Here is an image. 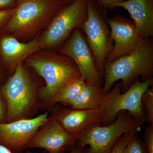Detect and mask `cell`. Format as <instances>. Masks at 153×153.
Masks as SVG:
<instances>
[{
    "mask_svg": "<svg viewBox=\"0 0 153 153\" xmlns=\"http://www.w3.org/2000/svg\"><path fill=\"white\" fill-rule=\"evenodd\" d=\"M87 16V0H76L64 6L39 37L41 49L59 48L75 29L82 27Z\"/></svg>",
    "mask_w": 153,
    "mask_h": 153,
    "instance_id": "8",
    "label": "cell"
},
{
    "mask_svg": "<svg viewBox=\"0 0 153 153\" xmlns=\"http://www.w3.org/2000/svg\"><path fill=\"white\" fill-rule=\"evenodd\" d=\"M116 7L128 12L138 32L145 40L153 38V0H125Z\"/></svg>",
    "mask_w": 153,
    "mask_h": 153,
    "instance_id": "15",
    "label": "cell"
},
{
    "mask_svg": "<svg viewBox=\"0 0 153 153\" xmlns=\"http://www.w3.org/2000/svg\"><path fill=\"white\" fill-rule=\"evenodd\" d=\"M68 153H87V148L85 147H81L77 144L74 145L69 150ZM26 153H33L30 151H27Z\"/></svg>",
    "mask_w": 153,
    "mask_h": 153,
    "instance_id": "25",
    "label": "cell"
},
{
    "mask_svg": "<svg viewBox=\"0 0 153 153\" xmlns=\"http://www.w3.org/2000/svg\"><path fill=\"white\" fill-rule=\"evenodd\" d=\"M0 153H13L7 148L0 145Z\"/></svg>",
    "mask_w": 153,
    "mask_h": 153,
    "instance_id": "27",
    "label": "cell"
},
{
    "mask_svg": "<svg viewBox=\"0 0 153 153\" xmlns=\"http://www.w3.org/2000/svg\"><path fill=\"white\" fill-rule=\"evenodd\" d=\"M102 86L85 84L70 107L72 109H93L101 106L105 95Z\"/></svg>",
    "mask_w": 153,
    "mask_h": 153,
    "instance_id": "16",
    "label": "cell"
},
{
    "mask_svg": "<svg viewBox=\"0 0 153 153\" xmlns=\"http://www.w3.org/2000/svg\"><path fill=\"white\" fill-rule=\"evenodd\" d=\"M153 85V77L147 78L143 81L138 79L125 92L122 93L121 81L116 83L103 97L102 104L105 107L102 125L107 126L112 123L122 111H127L132 117L144 123L146 112L142 102V97Z\"/></svg>",
    "mask_w": 153,
    "mask_h": 153,
    "instance_id": "5",
    "label": "cell"
},
{
    "mask_svg": "<svg viewBox=\"0 0 153 153\" xmlns=\"http://www.w3.org/2000/svg\"><path fill=\"white\" fill-rule=\"evenodd\" d=\"M14 8L0 10V31L3 30L13 15Z\"/></svg>",
    "mask_w": 153,
    "mask_h": 153,
    "instance_id": "22",
    "label": "cell"
},
{
    "mask_svg": "<svg viewBox=\"0 0 153 153\" xmlns=\"http://www.w3.org/2000/svg\"><path fill=\"white\" fill-rule=\"evenodd\" d=\"M7 107L4 98L0 90V123L7 122Z\"/></svg>",
    "mask_w": 153,
    "mask_h": 153,
    "instance_id": "23",
    "label": "cell"
},
{
    "mask_svg": "<svg viewBox=\"0 0 153 153\" xmlns=\"http://www.w3.org/2000/svg\"><path fill=\"white\" fill-rule=\"evenodd\" d=\"M2 79V72L1 71V68H0V82L1 81Z\"/></svg>",
    "mask_w": 153,
    "mask_h": 153,
    "instance_id": "29",
    "label": "cell"
},
{
    "mask_svg": "<svg viewBox=\"0 0 153 153\" xmlns=\"http://www.w3.org/2000/svg\"><path fill=\"white\" fill-rule=\"evenodd\" d=\"M123 153H147L144 143L134 134L129 139Z\"/></svg>",
    "mask_w": 153,
    "mask_h": 153,
    "instance_id": "19",
    "label": "cell"
},
{
    "mask_svg": "<svg viewBox=\"0 0 153 153\" xmlns=\"http://www.w3.org/2000/svg\"><path fill=\"white\" fill-rule=\"evenodd\" d=\"M64 43L58 48L59 53L74 61L85 83L103 86V78L97 71L91 49L80 29H75Z\"/></svg>",
    "mask_w": 153,
    "mask_h": 153,
    "instance_id": "9",
    "label": "cell"
},
{
    "mask_svg": "<svg viewBox=\"0 0 153 153\" xmlns=\"http://www.w3.org/2000/svg\"><path fill=\"white\" fill-rule=\"evenodd\" d=\"M105 105L93 109H75L64 105H55L52 108V116L63 128L75 137L87 129L97 125H101L103 120Z\"/></svg>",
    "mask_w": 153,
    "mask_h": 153,
    "instance_id": "12",
    "label": "cell"
},
{
    "mask_svg": "<svg viewBox=\"0 0 153 153\" xmlns=\"http://www.w3.org/2000/svg\"><path fill=\"white\" fill-rule=\"evenodd\" d=\"M49 117L46 112L31 118L0 123V145L13 153H23Z\"/></svg>",
    "mask_w": 153,
    "mask_h": 153,
    "instance_id": "10",
    "label": "cell"
},
{
    "mask_svg": "<svg viewBox=\"0 0 153 153\" xmlns=\"http://www.w3.org/2000/svg\"><path fill=\"white\" fill-rule=\"evenodd\" d=\"M143 123L126 111H120L115 120L108 125L93 126L76 137V144L89 146L87 153H110L121 136L140 131Z\"/></svg>",
    "mask_w": 153,
    "mask_h": 153,
    "instance_id": "6",
    "label": "cell"
},
{
    "mask_svg": "<svg viewBox=\"0 0 153 153\" xmlns=\"http://www.w3.org/2000/svg\"><path fill=\"white\" fill-rule=\"evenodd\" d=\"M20 0H16V1L17 2H19V1H20Z\"/></svg>",
    "mask_w": 153,
    "mask_h": 153,
    "instance_id": "30",
    "label": "cell"
},
{
    "mask_svg": "<svg viewBox=\"0 0 153 153\" xmlns=\"http://www.w3.org/2000/svg\"><path fill=\"white\" fill-rule=\"evenodd\" d=\"M27 64L44 79L39 88L41 109L51 111L55 95L66 85L81 77L80 71L71 58L61 54L40 53L26 59Z\"/></svg>",
    "mask_w": 153,
    "mask_h": 153,
    "instance_id": "1",
    "label": "cell"
},
{
    "mask_svg": "<svg viewBox=\"0 0 153 153\" xmlns=\"http://www.w3.org/2000/svg\"><path fill=\"white\" fill-rule=\"evenodd\" d=\"M16 1V0H0V10L10 9Z\"/></svg>",
    "mask_w": 153,
    "mask_h": 153,
    "instance_id": "26",
    "label": "cell"
},
{
    "mask_svg": "<svg viewBox=\"0 0 153 153\" xmlns=\"http://www.w3.org/2000/svg\"><path fill=\"white\" fill-rule=\"evenodd\" d=\"M142 102L146 112V122L153 126V88H149L142 97Z\"/></svg>",
    "mask_w": 153,
    "mask_h": 153,
    "instance_id": "18",
    "label": "cell"
},
{
    "mask_svg": "<svg viewBox=\"0 0 153 153\" xmlns=\"http://www.w3.org/2000/svg\"><path fill=\"white\" fill-rule=\"evenodd\" d=\"M61 1L65 4V5L66 6L74 2L76 0H61Z\"/></svg>",
    "mask_w": 153,
    "mask_h": 153,
    "instance_id": "28",
    "label": "cell"
},
{
    "mask_svg": "<svg viewBox=\"0 0 153 153\" xmlns=\"http://www.w3.org/2000/svg\"><path fill=\"white\" fill-rule=\"evenodd\" d=\"M98 4L105 8L113 9L118 4L123 2L125 0H97Z\"/></svg>",
    "mask_w": 153,
    "mask_h": 153,
    "instance_id": "24",
    "label": "cell"
},
{
    "mask_svg": "<svg viewBox=\"0 0 153 153\" xmlns=\"http://www.w3.org/2000/svg\"><path fill=\"white\" fill-rule=\"evenodd\" d=\"M40 49L39 37L30 42L22 43L16 37L8 35L0 40V55L6 70L11 75L25 59Z\"/></svg>",
    "mask_w": 153,
    "mask_h": 153,
    "instance_id": "14",
    "label": "cell"
},
{
    "mask_svg": "<svg viewBox=\"0 0 153 153\" xmlns=\"http://www.w3.org/2000/svg\"><path fill=\"white\" fill-rule=\"evenodd\" d=\"M108 23L113 46L107 57V62H111L118 57L131 53L139 47L145 40L130 19L117 15L111 19L108 18Z\"/></svg>",
    "mask_w": 153,
    "mask_h": 153,
    "instance_id": "11",
    "label": "cell"
},
{
    "mask_svg": "<svg viewBox=\"0 0 153 153\" xmlns=\"http://www.w3.org/2000/svg\"><path fill=\"white\" fill-rule=\"evenodd\" d=\"M65 6L61 0H20L3 32L16 38L32 36Z\"/></svg>",
    "mask_w": 153,
    "mask_h": 153,
    "instance_id": "4",
    "label": "cell"
},
{
    "mask_svg": "<svg viewBox=\"0 0 153 153\" xmlns=\"http://www.w3.org/2000/svg\"><path fill=\"white\" fill-rule=\"evenodd\" d=\"M134 134L136 133H127L123 135L114 144L110 153H123L128 141L130 137Z\"/></svg>",
    "mask_w": 153,
    "mask_h": 153,
    "instance_id": "20",
    "label": "cell"
},
{
    "mask_svg": "<svg viewBox=\"0 0 153 153\" xmlns=\"http://www.w3.org/2000/svg\"><path fill=\"white\" fill-rule=\"evenodd\" d=\"M85 84V81L81 76L66 85L53 98L51 104L52 109L55 105L57 104L70 106Z\"/></svg>",
    "mask_w": 153,
    "mask_h": 153,
    "instance_id": "17",
    "label": "cell"
},
{
    "mask_svg": "<svg viewBox=\"0 0 153 153\" xmlns=\"http://www.w3.org/2000/svg\"><path fill=\"white\" fill-rule=\"evenodd\" d=\"M30 72L19 64L0 88L7 107V122L35 117L41 109L39 88Z\"/></svg>",
    "mask_w": 153,
    "mask_h": 153,
    "instance_id": "3",
    "label": "cell"
},
{
    "mask_svg": "<svg viewBox=\"0 0 153 153\" xmlns=\"http://www.w3.org/2000/svg\"><path fill=\"white\" fill-rule=\"evenodd\" d=\"M108 19V9L101 7L97 0H87V19L81 29L102 78L107 57L113 46Z\"/></svg>",
    "mask_w": 153,
    "mask_h": 153,
    "instance_id": "7",
    "label": "cell"
},
{
    "mask_svg": "<svg viewBox=\"0 0 153 153\" xmlns=\"http://www.w3.org/2000/svg\"><path fill=\"white\" fill-rule=\"evenodd\" d=\"M144 136V143L147 153H153V126H147L145 128Z\"/></svg>",
    "mask_w": 153,
    "mask_h": 153,
    "instance_id": "21",
    "label": "cell"
},
{
    "mask_svg": "<svg viewBox=\"0 0 153 153\" xmlns=\"http://www.w3.org/2000/svg\"><path fill=\"white\" fill-rule=\"evenodd\" d=\"M153 76V38H150L131 53L105 62L102 87L105 94L120 80L124 92L137 79L143 81Z\"/></svg>",
    "mask_w": 153,
    "mask_h": 153,
    "instance_id": "2",
    "label": "cell"
},
{
    "mask_svg": "<svg viewBox=\"0 0 153 153\" xmlns=\"http://www.w3.org/2000/svg\"><path fill=\"white\" fill-rule=\"evenodd\" d=\"M76 144V137L51 116L30 140L28 149L40 148L48 153H65Z\"/></svg>",
    "mask_w": 153,
    "mask_h": 153,
    "instance_id": "13",
    "label": "cell"
}]
</instances>
